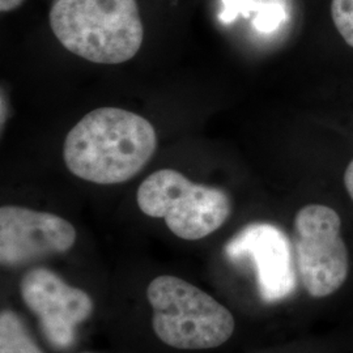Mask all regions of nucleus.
<instances>
[{"label": "nucleus", "mask_w": 353, "mask_h": 353, "mask_svg": "<svg viewBox=\"0 0 353 353\" xmlns=\"http://www.w3.org/2000/svg\"><path fill=\"white\" fill-rule=\"evenodd\" d=\"M157 147L154 128L139 114L101 108L81 118L64 141L68 170L97 185L123 183L148 164Z\"/></svg>", "instance_id": "obj_1"}, {"label": "nucleus", "mask_w": 353, "mask_h": 353, "mask_svg": "<svg viewBox=\"0 0 353 353\" xmlns=\"http://www.w3.org/2000/svg\"><path fill=\"white\" fill-rule=\"evenodd\" d=\"M49 21L67 50L93 63H125L144 37L137 0H54Z\"/></svg>", "instance_id": "obj_2"}, {"label": "nucleus", "mask_w": 353, "mask_h": 353, "mask_svg": "<svg viewBox=\"0 0 353 353\" xmlns=\"http://www.w3.org/2000/svg\"><path fill=\"white\" fill-rule=\"evenodd\" d=\"M147 297L153 331L169 347L211 350L227 343L234 332V316L227 307L183 279H153Z\"/></svg>", "instance_id": "obj_3"}, {"label": "nucleus", "mask_w": 353, "mask_h": 353, "mask_svg": "<svg viewBox=\"0 0 353 353\" xmlns=\"http://www.w3.org/2000/svg\"><path fill=\"white\" fill-rule=\"evenodd\" d=\"M143 214L164 219L182 240H202L223 227L232 212L224 190L191 182L182 173L163 169L147 176L138 190Z\"/></svg>", "instance_id": "obj_4"}, {"label": "nucleus", "mask_w": 353, "mask_h": 353, "mask_svg": "<svg viewBox=\"0 0 353 353\" xmlns=\"http://www.w3.org/2000/svg\"><path fill=\"white\" fill-rule=\"evenodd\" d=\"M341 230V216L323 204L305 205L294 217L297 271L303 288L314 299L335 293L348 278L350 256Z\"/></svg>", "instance_id": "obj_5"}, {"label": "nucleus", "mask_w": 353, "mask_h": 353, "mask_svg": "<svg viewBox=\"0 0 353 353\" xmlns=\"http://www.w3.org/2000/svg\"><path fill=\"white\" fill-rule=\"evenodd\" d=\"M21 296L55 350H65L74 344L76 327L88 319L93 310L89 294L46 268L26 274L21 281Z\"/></svg>", "instance_id": "obj_6"}, {"label": "nucleus", "mask_w": 353, "mask_h": 353, "mask_svg": "<svg viewBox=\"0 0 353 353\" xmlns=\"http://www.w3.org/2000/svg\"><path fill=\"white\" fill-rule=\"evenodd\" d=\"M224 254L232 262H252L265 303L283 301L296 290L292 245L280 228L267 223L249 224L228 242Z\"/></svg>", "instance_id": "obj_7"}, {"label": "nucleus", "mask_w": 353, "mask_h": 353, "mask_svg": "<svg viewBox=\"0 0 353 353\" xmlns=\"http://www.w3.org/2000/svg\"><path fill=\"white\" fill-rule=\"evenodd\" d=\"M75 242V228L61 216L19 205L0 208V262L6 267L63 254Z\"/></svg>", "instance_id": "obj_8"}, {"label": "nucleus", "mask_w": 353, "mask_h": 353, "mask_svg": "<svg viewBox=\"0 0 353 353\" xmlns=\"http://www.w3.org/2000/svg\"><path fill=\"white\" fill-rule=\"evenodd\" d=\"M0 353H43L11 310H4L0 316Z\"/></svg>", "instance_id": "obj_9"}, {"label": "nucleus", "mask_w": 353, "mask_h": 353, "mask_svg": "<svg viewBox=\"0 0 353 353\" xmlns=\"http://www.w3.org/2000/svg\"><path fill=\"white\" fill-rule=\"evenodd\" d=\"M331 17L341 38L353 48V0H332Z\"/></svg>", "instance_id": "obj_10"}, {"label": "nucleus", "mask_w": 353, "mask_h": 353, "mask_svg": "<svg viewBox=\"0 0 353 353\" xmlns=\"http://www.w3.org/2000/svg\"><path fill=\"white\" fill-rule=\"evenodd\" d=\"M280 17L281 13L279 12L278 7H265V11L255 20V26L263 32H268L278 26Z\"/></svg>", "instance_id": "obj_11"}, {"label": "nucleus", "mask_w": 353, "mask_h": 353, "mask_svg": "<svg viewBox=\"0 0 353 353\" xmlns=\"http://www.w3.org/2000/svg\"><path fill=\"white\" fill-rule=\"evenodd\" d=\"M344 185H345V189L348 191L351 199L353 201V160L348 164L347 169H345V173H344Z\"/></svg>", "instance_id": "obj_12"}, {"label": "nucleus", "mask_w": 353, "mask_h": 353, "mask_svg": "<svg viewBox=\"0 0 353 353\" xmlns=\"http://www.w3.org/2000/svg\"><path fill=\"white\" fill-rule=\"evenodd\" d=\"M24 0H0V11L1 12H10L16 8H19Z\"/></svg>", "instance_id": "obj_13"}, {"label": "nucleus", "mask_w": 353, "mask_h": 353, "mask_svg": "<svg viewBox=\"0 0 353 353\" xmlns=\"http://www.w3.org/2000/svg\"><path fill=\"white\" fill-rule=\"evenodd\" d=\"M83 353H93V352H83Z\"/></svg>", "instance_id": "obj_14"}]
</instances>
